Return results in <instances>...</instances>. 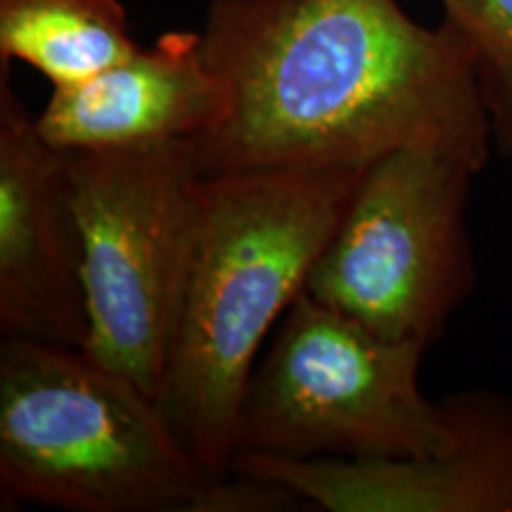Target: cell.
<instances>
[{"label":"cell","instance_id":"obj_1","mask_svg":"<svg viewBox=\"0 0 512 512\" xmlns=\"http://www.w3.org/2000/svg\"><path fill=\"white\" fill-rule=\"evenodd\" d=\"M202 43L226 83V112L195 140L202 176L370 164L406 145L479 171L489 159L472 50L399 0H211Z\"/></svg>","mask_w":512,"mask_h":512},{"label":"cell","instance_id":"obj_2","mask_svg":"<svg viewBox=\"0 0 512 512\" xmlns=\"http://www.w3.org/2000/svg\"><path fill=\"white\" fill-rule=\"evenodd\" d=\"M368 164L202 176L157 406L211 477H230L233 434L261 344L304 292Z\"/></svg>","mask_w":512,"mask_h":512},{"label":"cell","instance_id":"obj_3","mask_svg":"<svg viewBox=\"0 0 512 512\" xmlns=\"http://www.w3.org/2000/svg\"><path fill=\"white\" fill-rule=\"evenodd\" d=\"M64 512H273L280 484L211 477L157 401L83 349L0 342V508Z\"/></svg>","mask_w":512,"mask_h":512},{"label":"cell","instance_id":"obj_4","mask_svg":"<svg viewBox=\"0 0 512 512\" xmlns=\"http://www.w3.org/2000/svg\"><path fill=\"white\" fill-rule=\"evenodd\" d=\"M425 351L375 335L302 292L249 375L233 458L394 460L448 451L458 425L451 403L422 394Z\"/></svg>","mask_w":512,"mask_h":512},{"label":"cell","instance_id":"obj_5","mask_svg":"<svg viewBox=\"0 0 512 512\" xmlns=\"http://www.w3.org/2000/svg\"><path fill=\"white\" fill-rule=\"evenodd\" d=\"M83 247V351L157 401L200 211L195 140L67 150Z\"/></svg>","mask_w":512,"mask_h":512},{"label":"cell","instance_id":"obj_6","mask_svg":"<svg viewBox=\"0 0 512 512\" xmlns=\"http://www.w3.org/2000/svg\"><path fill=\"white\" fill-rule=\"evenodd\" d=\"M475 164L406 145L363 171L304 292L375 335L430 347L472 285L465 207Z\"/></svg>","mask_w":512,"mask_h":512},{"label":"cell","instance_id":"obj_7","mask_svg":"<svg viewBox=\"0 0 512 512\" xmlns=\"http://www.w3.org/2000/svg\"><path fill=\"white\" fill-rule=\"evenodd\" d=\"M0 67V332L83 349V247L64 152L43 140Z\"/></svg>","mask_w":512,"mask_h":512},{"label":"cell","instance_id":"obj_8","mask_svg":"<svg viewBox=\"0 0 512 512\" xmlns=\"http://www.w3.org/2000/svg\"><path fill=\"white\" fill-rule=\"evenodd\" d=\"M458 441L394 460L235 456L230 475L280 484L328 512H512V411L491 396L448 399Z\"/></svg>","mask_w":512,"mask_h":512},{"label":"cell","instance_id":"obj_9","mask_svg":"<svg viewBox=\"0 0 512 512\" xmlns=\"http://www.w3.org/2000/svg\"><path fill=\"white\" fill-rule=\"evenodd\" d=\"M226 112V83L202 31H169L91 79L53 86L36 128L55 150L200 140Z\"/></svg>","mask_w":512,"mask_h":512},{"label":"cell","instance_id":"obj_10","mask_svg":"<svg viewBox=\"0 0 512 512\" xmlns=\"http://www.w3.org/2000/svg\"><path fill=\"white\" fill-rule=\"evenodd\" d=\"M136 50L119 0H0V67L17 60L69 86Z\"/></svg>","mask_w":512,"mask_h":512},{"label":"cell","instance_id":"obj_11","mask_svg":"<svg viewBox=\"0 0 512 512\" xmlns=\"http://www.w3.org/2000/svg\"><path fill=\"white\" fill-rule=\"evenodd\" d=\"M475 57L491 136L512 157V0H439Z\"/></svg>","mask_w":512,"mask_h":512}]
</instances>
